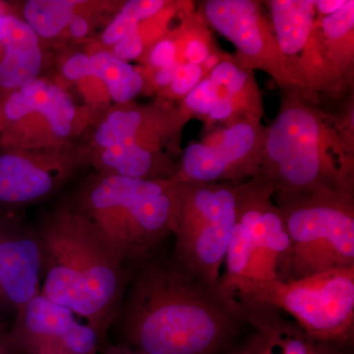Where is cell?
I'll return each mask as SVG.
<instances>
[{
    "mask_svg": "<svg viewBox=\"0 0 354 354\" xmlns=\"http://www.w3.org/2000/svg\"><path fill=\"white\" fill-rule=\"evenodd\" d=\"M165 245L130 268L111 330L118 344L148 354H228L248 325L221 283L186 270Z\"/></svg>",
    "mask_w": 354,
    "mask_h": 354,
    "instance_id": "cell-1",
    "label": "cell"
},
{
    "mask_svg": "<svg viewBox=\"0 0 354 354\" xmlns=\"http://www.w3.org/2000/svg\"><path fill=\"white\" fill-rule=\"evenodd\" d=\"M34 230L43 260L41 295L86 319L102 342L109 339L130 268L116 257L91 221L65 200Z\"/></svg>",
    "mask_w": 354,
    "mask_h": 354,
    "instance_id": "cell-2",
    "label": "cell"
},
{
    "mask_svg": "<svg viewBox=\"0 0 354 354\" xmlns=\"http://www.w3.org/2000/svg\"><path fill=\"white\" fill-rule=\"evenodd\" d=\"M65 201L87 218L116 257L131 268L172 236L178 183L93 172Z\"/></svg>",
    "mask_w": 354,
    "mask_h": 354,
    "instance_id": "cell-3",
    "label": "cell"
},
{
    "mask_svg": "<svg viewBox=\"0 0 354 354\" xmlns=\"http://www.w3.org/2000/svg\"><path fill=\"white\" fill-rule=\"evenodd\" d=\"M295 91L265 131L259 176L272 184L276 195L353 190L349 142L337 123Z\"/></svg>",
    "mask_w": 354,
    "mask_h": 354,
    "instance_id": "cell-4",
    "label": "cell"
},
{
    "mask_svg": "<svg viewBox=\"0 0 354 354\" xmlns=\"http://www.w3.org/2000/svg\"><path fill=\"white\" fill-rule=\"evenodd\" d=\"M221 288L239 299L290 315L317 341L351 351L354 342V267L297 279L221 278Z\"/></svg>",
    "mask_w": 354,
    "mask_h": 354,
    "instance_id": "cell-5",
    "label": "cell"
},
{
    "mask_svg": "<svg viewBox=\"0 0 354 354\" xmlns=\"http://www.w3.org/2000/svg\"><path fill=\"white\" fill-rule=\"evenodd\" d=\"M276 197L290 242L279 279L354 267L353 190L320 189Z\"/></svg>",
    "mask_w": 354,
    "mask_h": 354,
    "instance_id": "cell-6",
    "label": "cell"
},
{
    "mask_svg": "<svg viewBox=\"0 0 354 354\" xmlns=\"http://www.w3.org/2000/svg\"><path fill=\"white\" fill-rule=\"evenodd\" d=\"M102 111L78 104L55 75L0 97V150H67L80 145Z\"/></svg>",
    "mask_w": 354,
    "mask_h": 354,
    "instance_id": "cell-7",
    "label": "cell"
},
{
    "mask_svg": "<svg viewBox=\"0 0 354 354\" xmlns=\"http://www.w3.org/2000/svg\"><path fill=\"white\" fill-rule=\"evenodd\" d=\"M177 183L172 253L198 278L218 285L234 227L237 184Z\"/></svg>",
    "mask_w": 354,
    "mask_h": 354,
    "instance_id": "cell-8",
    "label": "cell"
},
{
    "mask_svg": "<svg viewBox=\"0 0 354 354\" xmlns=\"http://www.w3.org/2000/svg\"><path fill=\"white\" fill-rule=\"evenodd\" d=\"M269 181L257 176L236 185L235 223L221 278L279 279L290 242Z\"/></svg>",
    "mask_w": 354,
    "mask_h": 354,
    "instance_id": "cell-9",
    "label": "cell"
},
{
    "mask_svg": "<svg viewBox=\"0 0 354 354\" xmlns=\"http://www.w3.org/2000/svg\"><path fill=\"white\" fill-rule=\"evenodd\" d=\"M265 131L258 121L232 123L184 150L174 180L241 184L259 176Z\"/></svg>",
    "mask_w": 354,
    "mask_h": 354,
    "instance_id": "cell-10",
    "label": "cell"
},
{
    "mask_svg": "<svg viewBox=\"0 0 354 354\" xmlns=\"http://www.w3.org/2000/svg\"><path fill=\"white\" fill-rule=\"evenodd\" d=\"M271 24L286 72L295 88L332 90L342 83L330 66L316 27L313 0L268 1Z\"/></svg>",
    "mask_w": 354,
    "mask_h": 354,
    "instance_id": "cell-11",
    "label": "cell"
},
{
    "mask_svg": "<svg viewBox=\"0 0 354 354\" xmlns=\"http://www.w3.org/2000/svg\"><path fill=\"white\" fill-rule=\"evenodd\" d=\"M88 165L82 145L67 150H0V207L48 201Z\"/></svg>",
    "mask_w": 354,
    "mask_h": 354,
    "instance_id": "cell-12",
    "label": "cell"
},
{
    "mask_svg": "<svg viewBox=\"0 0 354 354\" xmlns=\"http://www.w3.org/2000/svg\"><path fill=\"white\" fill-rule=\"evenodd\" d=\"M188 118L165 102L111 104L97 115L80 145L88 153L115 145L138 146L174 157Z\"/></svg>",
    "mask_w": 354,
    "mask_h": 354,
    "instance_id": "cell-13",
    "label": "cell"
},
{
    "mask_svg": "<svg viewBox=\"0 0 354 354\" xmlns=\"http://www.w3.org/2000/svg\"><path fill=\"white\" fill-rule=\"evenodd\" d=\"M205 19L227 39L241 55L245 68L261 69L286 88H295L279 53L271 21L259 2L252 0H209Z\"/></svg>",
    "mask_w": 354,
    "mask_h": 354,
    "instance_id": "cell-14",
    "label": "cell"
},
{
    "mask_svg": "<svg viewBox=\"0 0 354 354\" xmlns=\"http://www.w3.org/2000/svg\"><path fill=\"white\" fill-rule=\"evenodd\" d=\"M43 260L34 227L0 218V318L15 316L41 293Z\"/></svg>",
    "mask_w": 354,
    "mask_h": 354,
    "instance_id": "cell-15",
    "label": "cell"
},
{
    "mask_svg": "<svg viewBox=\"0 0 354 354\" xmlns=\"http://www.w3.org/2000/svg\"><path fill=\"white\" fill-rule=\"evenodd\" d=\"M12 320L11 339L22 354H69L70 342L79 323L69 309L41 293Z\"/></svg>",
    "mask_w": 354,
    "mask_h": 354,
    "instance_id": "cell-16",
    "label": "cell"
},
{
    "mask_svg": "<svg viewBox=\"0 0 354 354\" xmlns=\"http://www.w3.org/2000/svg\"><path fill=\"white\" fill-rule=\"evenodd\" d=\"M0 97L46 75L48 48L12 4L0 19Z\"/></svg>",
    "mask_w": 354,
    "mask_h": 354,
    "instance_id": "cell-17",
    "label": "cell"
},
{
    "mask_svg": "<svg viewBox=\"0 0 354 354\" xmlns=\"http://www.w3.org/2000/svg\"><path fill=\"white\" fill-rule=\"evenodd\" d=\"M88 162L97 174L144 180L174 178L177 162L169 153L138 146L115 145L88 153Z\"/></svg>",
    "mask_w": 354,
    "mask_h": 354,
    "instance_id": "cell-18",
    "label": "cell"
},
{
    "mask_svg": "<svg viewBox=\"0 0 354 354\" xmlns=\"http://www.w3.org/2000/svg\"><path fill=\"white\" fill-rule=\"evenodd\" d=\"M316 27L326 57L342 80L353 64V0H346L341 9L329 15L317 12Z\"/></svg>",
    "mask_w": 354,
    "mask_h": 354,
    "instance_id": "cell-19",
    "label": "cell"
},
{
    "mask_svg": "<svg viewBox=\"0 0 354 354\" xmlns=\"http://www.w3.org/2000/svg\"><path fill=\"white\" fill-rule=\"evenodd\" d=\"M90 50L91 76L101 80L108 91L111 104H123L133 100L145 88V79L141 68L123 62L104 48Z\"/></svg>",
    "mask_w": 354,
    "mask_h": 354,
    "instance_id": "cell-20",
    "label": "cell"
},
{
    "mask_svg": "<svg viewBox=\"0 0 354 354\" xmlns=\"http://www.w3.org/2000/svg\"><path fill=\"white\" fill-rule=\"evenodd\" d=\"M80 3L81 0H27L19 4L11 2L16 12L38 35L46 48L57 43Z\"/></svg>",
    "mask_w": 354,
    "mask_h": 354,
    "instance_id": "cell-21",
    "label": "cell"
},
{
    "mask_svg": "<svg viewBox=\"0 0 354 354\" xmlns=\"http://www.w3.org/2000/svg\"><path fill=\"white\" fill-rule=\"evenodd\" d=\"M57 51L55 77L65 87L76 85L91 76L90 50L85 46H67Z\"/></svg>",
    "mask_w": 354,
    "mask_h": 354,
    "instance_id": "cell-22",
    "label": "cell"
},
{
    "mask_svg": "<svg viewBox=\"0 0 354 354\" xmlns=\"http://www.w3.org/2000/svg\"><path fill=\"white\" fill-rule=\"evenodd\" d=\"M204 70L201 65L178 64L174 80L164 90L158 92L162 102L183 99L204 79Z\"/></svg>",
    "mask_w": 354,
    "mask_h": 354,
    "instance_id": "cell-23",
    "label": "cell"
},
{
    "mask_svg": "<svg viewBox=\"0 0 354 354\" xmlns=\"http://www.w3.org/2000/svg\"><path fill=\"white\" fill-rule=\"evenodd\" d=\"M140 62L143 64V68L149 70L164 68V67L179 64L178 51L171 32H167L162 38L149 46Z\"/></svg>",
    "mask_w": 354,
    "mask_h": 354,
    "instance_id": "cell-24",
    "label": "cell"
},
{
    "mask_svg": "<svg viewBox=\"0 0 354 354\" xmlns=\"http://www.w3.org/2000/svg\"><path fill=\"white\" fill-rule=\"evenodd\" d=\"M216 101L215 85L206 77L183 97L179 111L187 118H189L190 114L208 116Z\"/></svg>",
    "mask_w": 354,
    "mask_h": 354,
    "instance_id": "cell-25",
    "label": "cell"
},
{
    "mask_svg": "<svg viewBox=\"0 0 354 354\" xmlns=\"http://www.w3.org/2000/svg\"><path fill=\"white\" fill-rule=\"evenodd\" d=\"M106 50L123 62H130L132 60L141 59L145 53L146 46L140 36L138 24L130 28L118 43Z\"/></svg>",
    "mask_w": 354,
    "mask_h": 354,
    "instance_id": "cell-26",
    "label": "cell"
},
{
    "mask_svg": "<svg viewBox=\"0 0 354 354\" xmlns=\"http://www.w3.org/2000/svg\"><path fill=\"white\" fill-rule=\"evenodd\" d=\"M228 354H277L259 330L249 328Z\"/></svg>",
    "mask_w": 354,
    "mask_h": 354,
    "instance_id": "cell-27",
    "label": "cell"
},
{
    "mask_svg": "<svg viewBox=\"0 0 354 354\" xmlns=\"http://www.w3.org/2000/svg\"><path fill=\"white\" fill-rule=\"evenodd\" d=\"M9 328L6 319L0 318V354H22L14 346Z\"/></svg>",
    "mask_w": 354,
    "mask_h": 354,
    "instance_id": "cell-28",
    "label": "cell"
},
{
    "mask_svg": "<svg viewBox=\"0 0 354 354\" xmlns=\"http://www.w3.org/2000/svg\"><path fill=\"white\" fill-rule=\"evenodd\" d=\"M99 353L101 354H148L140 351L138 349L129 348L121 344H113L111 339H106L101 342L99 348Z\"/></svg>",
    "mask_w": 354,
    "mask_h": 354,
    "instance_id": "cell-29",
    "label": "cell"
},
{
    "mask_svg": "<svg viewBox=\"0 0 354 354\" xmlns=\"http://www.w3.org/2000/svg\"><path fill=\"white\" fill-rule=\"evenodd\" d=\"M346 0H318L315 1L317 12L320 15H329L341 9Z\"/></svg>",
    "mask_w": 354,
    "mask_h": 354,
    "instance_id": "cell-30",
    "label": "cell"
},
{
    "mask_svg": "<svg viewBox=\"0 0 354 354\" xmlns=\"http://www.w3.org/2000/svg\"><path fill=\"white\" fill-rule=\"evenodd\" d=\"M220 55H216V53H212L211 55H209V57L206 58V60L203 62L201 66L203 70H204L205 73H206V72H209L211 70L215 68L216 65L220 64Z\"/></svg>",
    "mask_w": 354,
    "mask_h": 354,
    "instance_id": "cell-31",
    "label": "cell"
},
{
    "mask_svg": "<svg viewBox=\"0 0 354 354\" xmlns=\"http://www.w3.org/2000/svg\"><path fill=\"white\" fill-rule=\"evenodd\" d=\"M11 8L10 2L1 1L0 0V19H1L2 16L4 15ZM2 44L1 41H0V60H1L2 57Z\"/></svg>",
    "mask_w": 354,
    "mask_h": 354,
    "instance_id": "cell-32",
    "label": "cell"
}]
</instances>
